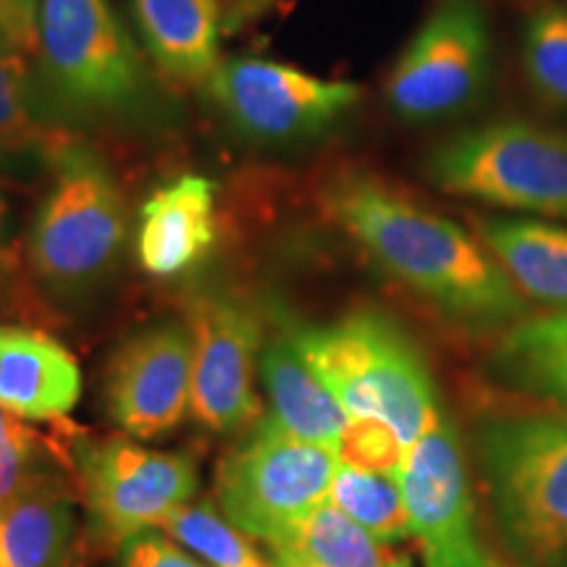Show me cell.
<instances>
[{
    "label": "cell",
    "mask_w": 567,
    "mask_h": 567,
    "mask_svg": "<svg viewBox=\"0 0 567 567\" xmlns=\"http://www.w3.org/2000/svg\"><path fill=\"white\" fill-rule=\"evenodd\" d=\"M321 205L389 279L450 321L494 331L526 318V297L478 237L379 176L337 174L323 184Z\"/></svg>",
    "instance_id": "obj_1"
},
{
    "label": "cell",
    "mask_w": 567,
    "mask_h": 567,
    "mask_svg": "<svg viewBox=\"0 0 567 567\" xmlns=\"http://www.w3.org/2000/svg\"><path fill=\"white\" fill-rule=\"evenodd\" d=\"M281 329L350 417L384 421L410 446L444 415L415 339L381 310H352L329 323L284 321Z\"/></svg>",
    "instance_id": "obj_2"
},
{
    "label": "cell",
    "mask_w": 567,
    "mask_h": 567,
    "mask_svg": "<svg viewBox=\"0 0 567 567\" xmlns=\"http://www.w3.org/2000/svg\"><path fill=\"white\" fill-rule=\"evenodd\" d=\"M53 182L34 213L27 260L45 292L76 300L109 279L126 239V203L109 166L63 140L48 155Z\"/></svg>",
    "instance_id": "obj_3"
},
{
    "label": "cell",
    "mask_w": 567,
    "mask_h": 567,
    "mask_svg": "<svg viewBox=\"0 0 567 567\" xmlns=\"http://www.w3.org/2000/svg\"><path fill=\"white\" fill-rule=\"evenodd\" d=\"M481 471L513 557L547 567L567 551V415L494 417L478 431Z\"/></svg>",
    "instance_id": "obj_4"
},
{
    "label": "cell",
    "mask_w": 567,
    "mask_h": 567,
    "mask_svg": "<svg viewBox=\"0 0 567 567\" xmlns=\"http://www.w3.org/2000/svg\"><path fill=\"white\" fill-rule=\"evenodd\" d=\"M337 450L258 417L216 467L218 509L255 542L281 549L295 528L329 499Z\"/></svg>",
    "instance_id": "obj_5"
},
{
    "label": "cell",
    "mask_w": 567,
    "mask_h": 567,
    "mask_svg": "<svg viewBox=\"0 0 567 567\" xmlns=\"http://www.w3.org/2000/svg\"><path fill=\"white\" fill-rule=\"evenodd\" d=\"M444 193L496 208L567 218V134L534 122H494L446 140L429 158Z\"/></svg>",
    "instance_id": "obj_6"
},
{
    "label": "cell",
    "mask_w": 567,
    "mask_h": 567,
    "mask_svg": "<svg viewBox=\"0 0 567 567\" xmlns=\"http://www.w3.org/2000/svg\"><path fill=\"white\" fill-rule=\"evenodd\" d=\"M55 95L71 109L116 116L145 95V66L111 0H40L38 51Z\"/></svg>",
    "instance_id": "obj_7"
},
{
    "label": "cell",
    "mask_w": 567,
    "mask_h": 567,
    "mask_svg": "<svg viewBox=\"0 0 567 567\" xmlns=\"http://www.w3.org/2000/svg\"><path fill=\"white\" fill-rule=\"evenodd\" d=\"M71 446L92 530L103 544L122 547L140 530L163 528L200 486L187 452L153 450L132 436L76 439Z\"/></svg>",
    "instance_id": "obj_8"
},
{
    "label": "cell",
    "mask_w": 567,
    "mask_h": 567,
    "mask_svg": "<svg viewBox=\"0 0 567 567\" xmlns=\"http://www.w3.org/2000/svg\"><path fill=\"white\" fill-rule=\"evenodd\" d=\"M492 71V34L476 0H446L425 19L386 80V101L405 122L471 109Z\"/></svg>",
    "instance_id": "obj_9"
},
{
    "label": "cell",
    "mask_w": 567,
    "mask_h": 567,
    "mask_svg": "<svg viewBox=\"0 0 567 567\" xmlns=\"http://www.w3.org/2000/svg\"><path fill=\"white\" fill-rule=\"evenodd\" d=\"M205 87L239 132L260 142L318 137L360 101L358 84L247 55L218 63Z\"/></svg>",
    "instance_id": "obj_10"
},
{
    "label": "cell",
    "mask_w": 567,
    "mask_h": 567,
    "mask_svg": "<svg viewBox=\"0 0 567 567\" xmlns=\"http://www.w3.org/2000/svg\"><path fill=\"white\" fill-rule=\"evenodd\" d=\"M400 484L423 567H499L478 536L463 446L446 415L408 446Z\"/></svg>",
    "instance_id": "obj_11"
},
{
    "label": "cell",
    "mask_w": 567,
    "mask_h": 567,
    "mask_svg": "<svg viewBox=\"0 0 567 567\" xmlns=\"http://www.w3.org/2000/svg\"><path fill=\"white\" fill-rule=\"evenodd\" d=\"M193 331L195 423L213 434H239L260 417L255 392L264 329L245 302L221 292H205L189 302Z\"/></svg>",
    "instance_id": "obj_12"
},
{
    "label": "cell",
    "mask_w": 567,
    "mask_h": 567,
    "mask_svg": "<svg viewBox=\"0 0 567 567\" xmlns=\"http://www.w3.org/2000/svg\"><path fill=\"white\" fill-rule=\"evenodd\" d=\"M105 413L126 436L172 434L193 402V331L158 323L126 339L113 354L103 386Z\"/></svg>",
    "instance_id": "obj_13"
},
{
    "label": "cell",
    "mask_w": 567,
    "mask_h": 567,
    "mask_svg": "<svg viewBox=\"0 0 567 567\" xmlns=\"http://www.w3.org/2000/svg\"><path fill=\"white\" fill-rule=\"evenodd\" d=\"M216 193L205 176H179L147 197L140 210L137 264L155 279H176L216 245Z\"/></svg>",
    "instance_id": "obj_14"
},
{
    "label": "cell",
    "mask_w": 567,
    "mask_h": 567,
    "mask_svg": "<svg viewBox=\"0 0 567 567\" xmlns=\"http://www.w3.org/2000/svg\"><path fill=\"white\" fill-rule=\"evenodd\" d=\"M82 394L76 358L59 339L27 326H0V408L24 421H63Z\"/></svg>",
    "instance_id": "obj_15"
},
{
    "label": "cell",
    "mask_w": 567,
    "mask_h": 567,
    "mask_svg": "<svg viewBox=\"0 0 567 567\" xmlns=\"http://www.w3.org/2000/svg\"><path fill=\"white\" fill-rule=\"evenodd\" d=\"M142 45L168 80L208 84L218 69L224 17L218 0H130Z\"/></svg>",
    "instance_id": "obj_16"
},
{
    "label": "cell",
    "mask_w": 567,
    "mask_h": 567,
    "mask_svg": "<svg viewBox=\"0 0 567 567\" xmlns=\"http://www.w3.org/2000/svg\"><path fill=\"white\" fill-rule=\"evenodd\" d=\"M258 375L268 396V415L281 429L305 442L337 450L350 415L313 368L305 363L284 329L260 347Z\"/></svg>",
    "instance_id": "obj_17"
},
{
    "label": "cell",
    "mask_w": 567,
    "mask_h": 567,
    "mask_svg": "<svg viewBox=\"0 0 567 567\" xmlns=\"http://www.w3.org/2000/svg\"><path fill=\"white\" fill-rule=\"evenodd\" d=\"M476 234L517 292L567 310V229L528 218H476Z\"/></svg>",
    "instance_id": "obj_18"
},
{
    "label": "cell",
    "mask_w": 567,
    "mask_h": 567,
    "mask_svg": "<svg viewBox=\"0 0 567 567\" xmlns=\"http://www.w3.org/2000/svg\"><path fill=\"white\" fill-rule=\"evenodd\" d=\"M76 507L66 481L32 488L0 513V567H71Z\"/></svg>",
    "instance_id": "obj_19"
},
{
    "label": "cell",
    "mask_w": 567,
    "mask_h": 567,
    "mask_svg": "<svg viewBox=\"0 0 567 567\" xmlns=\"http://www.w3.org/2000/svg\"><path fill=\"white\" fill-rule=\"evenodd\" d=\"M492 368L502 384L567 410V310L509 326Z\"/></svg>",
    "instance_id": "obj_20"
},
{
    "label": "cell",
    "mask_w": 567,
    "mask_h": 567,
    "mask_svg": "<svg viewBox=\"0 0 567 567\" xmlns=\"http://www.w3.org/2000/svg\"><path fill=\"white\" fill-rule=\"evenodd\" d=\"M268 551H287L313 567H413L405 551L368 534L329 499L305 517L281 549Z\"/></svg>",
    "instance_id": "obj_21"
},
{
    "label": "cell",
    "mask_w": 567,
    "mask_h": 567,
    "mask_svg": "<svg viewBox=\"0 0 567 567\" xmlns=\"http://www.w3.org/2000/svg\"><path fill=\"white\" fill-rule=\"evenodd\" d=\"M329 502L381 542L396 544L410 538V517L400 476L358 471L339 463Z\"/></svg>",
    "instance_id": "obj_22"
},
{
    "label": "cell",
    "mask_w": 567,
    "mask_h": 567,
    "mask_svg": "<svg viewBox=\"0 0 567 567\" xmlns=\"http://www.w3.org/2000/svg\"><path fill=\"white\" fill-rule=\"evenodd\" d=\"M163 530L208 567H274L255 547V538L234 526L210 499L187 502L163 523Z\"/></svg>",
    "instance_id": "obj_23"
},
{
    "label": "cell",
    "mask_w": 567,
    "mask_h": 567,
    "mask_svg": "<svg viewBox=\"0 0 567 567\" xmlns=\"http://www.w3.org/2000/svg\"><path fill=\"white\" fill-rule=\"evenodd\" d=\"M63 465L55 444L42 439L24 417L0 408V513L32 488L66 481Z\"/></svg>",
    "instance_id": "obj_24"
},
{
    "label": "cell",
    "mask_w": 567,
    "mask_h": 567,
    "mask_svg": "<svg viewBox=\"0 0 567 567\" xmlns=\"http://www.w3.org/2000/svg\"><path fill=\"white\" fill-rule=\"evenodd\" d=\"M523 69L530 87L555 109H567V9L547 6L523 34Z\"/></svg>",
    "instance_id": "obj_25"
},
{
    "label": "cell",
    "mask_w": 567,
    "mask_h": 567,
    "mask_svg": "<svg viewBox=\"0 0 567 567\" xmlns=\"http://www.w3.org/2000/svg\"><path fill=\"white\" fill-rule=\"evenodd\" d=\"M61 142L63 137L42 130L32 116L21 53L0 40V158L30 151L51 155Z\"/></svg>",
    "instance_id": "obj_26"
},
{
    "label": "cell",
    "mask_w": 567,
    "mask_h": 567,
    "mask_svg": "<svg viewBox=\"0 0 567 567\" xmlns=\"http://www.w3.org/2000/svg\"><path fill=\"white\" fill-rule=\"evenodd\" d=\"M408 446L396 436L392 425L375 417H350L342 439L337 444V457L342 465L358 471L392 473L400 476Z\"/></svg>",
    "instance_id": "obj_27"
},
{
    "label": "cell",
    "mask_w": 567,
    "mask_h": 567,
    "mask_svg": "<svg viewBox=\"0 0 567 567\" xmlns=\"http://www.w3.org/2000/svg\"><path fill=\"white\" fill-rule=\"evenodd\" d=\"M118 567H205L155 528L140 530L118 547Z\"/></svg>",
    "instance_id": "obj_28"
},
{
    "label": "cell",
    "mask_w": 567,
    "mask_h": 567,
    "mask_svg": "<svg viewBox=\"0 0 567 567\" xmlns=\"http://www.w3.org/2000/svg\"><path fill=\"white\" fill-rule=\"evenodd\" d=\"M38 9L40 0H0L3 40L21 55L38 51Z\"/></svg>",
    "instance_id": "obj_29"
},
{
    "label": "cell",
    "mask_w": 567,
    "mask_h": 567,
    "mask_svg": "<svg viewBox=\"0 0 567 567\" xmlns=\"http://www.w3.org/2000/svg\"><path fill=\"white\" fill-rule=\"evenodd\" d=\"M279 3L281 0H237L224 17V32L245 30L247 24H252L255 19H260L266 11H271Z\"/></svg>",
    "instance_id": "obj_30"
},
{
    "label": "cell",
    "mask_w": 567,
    "mask_h": 567,
    "mask_svg": "<svg viewBox=\"0 0 567 567\" xmlns=\"http://www.w3.org/2000/svg\"><path fill=\"white\" fill-rule=\"evenodd\" d=\"M3 224H6V203L3 197H0V310L6 308V302H9L11 289H13V260H11L9 247H6Z\"/></svg>",
    "instance_id": "obj_31"
},
{
    "label": "cell",
    "mask_w": 567,
    "mask_h": 567,
    "mask_svg": "<svg viewBox=\"0 0 567 567\" xmlns=\"http://www.w3.org/2000/svg\"><path fill=\"white\" fill-rule=\"evenodd\" d=\"M271 563H274V567H313L300 557L287 555V551H271Z\"/></svg>",
    "instance_id": "obj_32"
},
{
    "label": "cell",
    "mask_w": 567,
    "mask_h": 567,
    "mask_svg": "<svg viewBox=\"0 0 567 567\" xmlns=\"http://www.w3.org/2000/svg\"><path fill=\"white\" fill-rule=\"evenodd\" d=\"M0 40H3V19H0Z\"/></svg>",
    "instance_id": "obj_33"
},
{
    "label": "cell",
    "mask_w": 567,
    "mask_h": 567,
    "mask_svg": "<svg viewBox=\"0 0 567 567\" xmlns=\"http://www.w3.org/2000/svg\"><path fill=\"white\" fill-rule=\"evenodd\" d=\"M563 567H567V563H563Z\"/></svg>",
    "instance_id": "obj_34"
},
{
    "label": "cell",
    "mask_w": 567,
    "mask_h": 567,
    "mask_svg": "<svg viewBox=\"0 0 567 567\" xmlns=\"http://www.w3.org/2000/svg\"><path fill=\"white\" fill-rule=\"evenodd\" d=\"M231 3H237V0H231Z\"/></svg>",
    "instance_id": "obj_35"
}]
</instances>
